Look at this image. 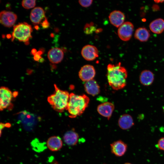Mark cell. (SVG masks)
<instances>
[{
    "label": "cell",
    "instance_id": "cell-1",
    "mask_svg": "<svg viewBox=\"0 0 164 164\" xmlns=\"http://www.w3.org/2000/svg\"><path fill=\"white\" fill-rule=\"evenodd\" d=\"M107 77L109 85L114 90L122 89L126 84L128 73L126 69L121 63L109 64L107 66Z\"/></svg>",
    "mask_w": 164,
    "mask_h": 164
},
{
    "label": "cell",
    "instance_id": "cell-2",
    "mask_svg": "<svg viewBox=\"0 0 164 164\" xmlns=\"http://www.w3.org/2000/svg\"><path fill=\"white\" fill-rule=\"evenodd\" d=\"M89 101V98L85 94L79 95L70 93L67 109L69 117L74 118L81 115L87 107Z\"/></svg>",
    "mask_w": 164,
    "mask_h": 164
},
{
    "label": "cell",
    "instance_id": "cell-3",
    "mask_svg": "<svg viewBox=\"0 0 164 164\" xmlns=\"http://www.w3.org/2000/svg\"><path fill=\"white\" fill-rule=\"evenodd\" d=\"M54 87L55 91L48 97L47 101L55 111L62 112L67 109L70 94L68 91L60 89L56 84Z\"/></svg>",
    "mask_w": 164,
    "mask_h": 164
},
{
    "label": "cell",
    "instance_id": "cell-4",
    "mask_svg": "<svg viewBox=\"0 0 164 164\" xmlns=\"http://www.w3.org/2000/svg\"><path fill=\"white\" fill-rule=\"evenodd\" d=\"M32 31L31 26L27 23H19L13 27L12 41H13L15 38L20 41L27 43L32 37L31 33Z\"/></svg>",
    "mask_w": 164,
    "mask_h": 164
},
{
    "label": "cell",
    "instance_id": "cell-5",
    "mask_svg": "<svg viewBox=\"0 0 164 164\" xmlns=\"http://www.w3.org/2000/svg\"><path fill=\"white\" fill-rule=\"evenodd\" d=\"M0 110L2 111L11 105L13 95L8 88L2 86L0 89Z\"/></svg>",
    "mask_w": 164,
    "mask_h": 164
},
{
    "label": "cell",
    "instance_id": "cell-6",
    "mask_svg": "<svg viewBox=\"0 0 164 164\" xmlns=\"http://www.w3.org/2000/svg\"><path fill=\"white\" fill-rule=\"evenodd\" d=\"M134 29L133 24L129 22H124L118 30V35L123 41H128L132 37Z\"/></svg>",
    "mask_w": 164,
    "mask_h": 164
},
{
    "label": "cell",
    "instance_id": "cell-7",
    "mask_svg": "<svg viewBox=\"0 0 164 164\" xmlns=\"http://www.w3.org/2000/svg\"><path fill=\"white\" fill-rule=\"evenodd\" d=\"M17 19V15L12 12L3 11L0 13V23L5 27H10L12 26Z\"/></svg>",
    "mask_w": 164,
    "mask_h": 164
},
{
    "label": "cell",
    "instance_id": "cell-8",
    "mask_svg": "<svg viewBox=\"0 0 164 164\" xmlns=\"http://www.w3.org/2000/svg\"><path fill=\"white\" fill-rule=\"evenodd\" d=\"M95 75V71L94 67L90 65H86L82 67L79 72V76L83 81L87 82L93 79Z\"/></svg>",
    "mask_w": 164,
    "mask_h": 164
},
{
    "label": "cell",
    "instance_id": "cell-9",
    "mask_svg": "<svg viewBox=\"0 0 164 164\" xmlns=\"http://www.w3.org/2000/svg\"><path fill=\"white\" fill-rule=\"evenodd\" d=\"M81 54L83 57L87 61L93 60L98 56L97 48L90 45H86L83 48Z\"/></svg>",
    "mask_w": 164,
    "mask_h": 164
},
{
    "label": "cell",
    "instance_id": "cell-10",
    "mask_svg": "<svg viewBox=\"0 0 164 164\" xmlns=\"http://www.w3.org/2000/svg\"><path fill=\"white\" fill-rule=\"evenodd\" d=\"M111 151L112 153L118 157L123 156L127 149V145L121 140L114 141L110 144Z\"/></svg>",
    "mask_w": 164,
    "mask_h": 164
},
{
    "label": "cell",
    "instance_id": "cell-11",
    "mask_svg": "<svg viewBox=\"0 0 164 164\" xmlns=\"http://www.w3.org/2000/svg\"><path fill=\"white\" fill-rule=\"evenodd\" d=\"M114 105L109 102H106L99 105L97 107L98 113L102 116L110 119L114 109Z\"/></svg>",
    "mask_w": 164,
    "mask_h": 164
},
{
    "label": "cell",
    "instance_id": "cell-12",
    "mask_svg": "<svg viewBox=\"0 0 164 164\" xmlns=\"http://www.w3.org/2000/svg\"><path fill=\"white\" fill-rule=\"evenodd\" d=\"M63 55L62 50L59 48L56 47L49 50L47 56L51 63L57 64L62 61Z\"/></svg>",
    "mask_w": 164,
    "mask_h": 164
},
{
    "label": "cell",
    "instance_id": "cell-13",
    "mask_svg": "<svg viewBox=\"0 0 164 164\" xmlns=\"http://www.w3.org/2000/svg\"><path fill=\"white\" fill-rule=\"evenodd\" d=\"M18 114L19 121L24 125L28 126L34 125L36 119L33 114L26 111L19 112Z\"/></svg>",
    "mask_w": 164,
    "mask_h": 164
},
{
    "label": "cell",
    "instance_id": "cell-14",
    "mask_svg": "<svg viewBox=\"0 0 164 164\" xmlns=\"http://www.w3.org/2000/svg\"><path fill=\"white\" fill-rule=\"evenodd\" d=\"M109 18L111 23L112 25L118 27L124 23L125 16L122 12L119 11L114 10L110 13Z\"/></svg>",
    "mask_w": 164,
    "mask_h": 164
},
{
    "label": "cell",
    "instance_id": "cell-15",
    "mask_svg": "<svg viewBox=\"0 0 164 164\" xmlns=\"http://www.w3.org/2000/svg\"><path fill=\"white\" fill-rule=\"evenodd\" d=\"M44 18H45V12L42 8L35 7L31 11L30 18L34 25L39 24Z\"/></svg>",
    "mask_w": 164,
    "mask_h": 164
},
{
    "label": "cell",
    "instance_id": "cell-16",
    "mask_svg": "<svg viewBox=\"0 0 164 164\" xmlns=\"http://www.w3.org/2000/svg\"><path fill=\"white\" fill-rule=\"evenodd\" d=\"M46 145L50 150L56 151L62 148L63 142L59 136H52L48 139L46 142Z\"/></svg>",
    "mask_w": 164,
    "mask_h": 164
},
{
    "label": "cell",
    "instance_id": "cell-17",
    "mask_svg": "<svg viewBox=\"0 0 164 164\" xmlns=\"http://www.w3.org/2000/svg\"><path fill=\"white\" fill-rule=\"evenodd\" d=\"M79 136L78 134L72 129L67 132L63 136L64 142L69 145L73 146L77 143Z\"/></svg>",
    "mask_w": 164,
    "mask_h": 164
},
{
    "label": "cell",
    "instance_id": "cell-18",
    "mask_svg": "<svg viewBox=\"0 0 164 164\" xmlns=\"http://www.w3.org/2000/svg\"><path fill=\"white\" fill-rule=\"evenodd\" d=\"M84 87L86 92L93 96H96L100 92V87L97 82L93 79L86 82Z\"/></svg>",
    "mask_w": 164,
    "mask_h": 164
},
{
    "label": "cell",
    "instance_id": "cell-19",
    "mask_svg": "<svg viewBox=\"0 0 164 164\" xmlns=\"http://www.w3.org/2000/svg\"><path fill=\"white\" fill-rule=\"evenodd\" d=\"M118 124L121 128L127 130L131 128L134 124L132 117L128 114H124L119 118Z\"/></svg>",
    "mask_w": 164,
    "mask_h": 164
},
{
    "label": "cell",
    "instance_id": "cell-20",
    "mask_svg": "<svg viewBox=\"0 0 164 164\" xmlns=\"http://www.w3.org/2000/svg\"><path fill=\"white\" fill-rule=\"evenodd\" d=\"M154 80V75L151 71L145 70L142 71L139 76L141 83L146 86L151 85Z\"/></svg>",
    "mask_w": 164,
    "mask_h": 164
},
{
    "label": "cell",
    "instance_id": "cell-21",
    "mask_svg": "<svg viewBox=\"0 0 164 164\" xmlns=\"http://www.w3.org/2000/svg\"><path fill=\"white\" fill-rule=\"evenodd\" d=\"M149 28L154 33H161L164 30V20L159 18L153 20L150 23Z\"/></svg>",
    "mask_w": 164,
    "mask_h": 164
},
{
    "label": "cell",
    "instance_id": "cell-22",
    "mask_svg": "<svg viewBox=\"0 0 164 164\" xmlns=\"http://www.w3.org/2000/svg\"><path fill=\"white\" fill-rule=\"evenodd\" d=\"M150 35L148 31L145 28L140 27L137 29L135 33V38L141 42L147 41Z\"/></svg>",
    "mask_w": 164,
    "mask_h": 164
},
{
    "label": "cell",
    "instance_id": "cell-23",
    "mask_svg": "<svg viewBox=\"0 0 164 164\" xmlns=\"http://www.w3.org/2000/svg\"><path fill=\"white\" fill-rule=\"evenodd\" d=\"M36 0H23L22 2V6L25 9H29L34 7L36 5Z\"/></svg>",
    "mask_w": 164,
    "mask_h": 164
},
{
    "label": "cell",
    "instance_id": "cell-24",
    "mask_svg": "<svg viewBox=\"0 0 164 164\" xmlns=\"http://www.w3.org/2000/svg\"><path fill=\"white\" fill-rule=\"evenodd\" d=\"M92 0H79L78 2L82 6L87 7L89 6L92 3Z\"/></svg>",
    "mask_w": 164,
    "mask_h": 164
},
{
    "label": "cell",
    "instance_id": "cell-25",
    "mask_svg": "<svg viewBox=\"0 0 164 164\" xmlns=\"http://www.w3.org/2000/svg\"><path fill=\"white\" fill-rule=\"evenodd\" d=\"M157 145L159 149L164 151V137L159 139L158 141Z\"/></svg>",
    "mask_w": 164,
    "mask_h": 164
},
{
    "label": "cell",
    "instance_id": "cell-26",
    "mask_svg": "<svg viewBox=\"0 0 164 164\" xmlns=\"http://www.w3.org/2000/svg\"><path fill=\"white\" fill-rule=\"evenodd\" d=\"M43 53L41 50L37 52L34 56V59L36 61H39L42 58L41 54Z\"/></svg>",
    "mask_w": 164,
    "mask_h": 164
},
{
    "label": "cell",
    "instance_id": "cell-27",
    "mask_svg": "<svg viewBox=\"0 0 164 164\" xmlns=\"http://www.w3.org/2000/svg\"><path fill=\"white\" fill-rule=\"evenodd\" d=\"M41 25L43 29L48 28L50 26V23L46 18H45L44 20L41 23Z\"/></svg>",
    "mask_w": 164,
    "mask_h": 164
},
{
    "label": "cell",
    "instance_id": "cell-28",
    "mask_svg": "<svg viewBox=\"0 0 164 164\" xmlns=\"http://www.w3.org/2000/svg\"><path fill=\"white\" fill-rule=\"evenodd\" d=\"M11 126V124L9 123H6L4 124L3 123H0V132L1 130L3 129L5 127H6L7 128H9Z\"/></svg>",
    "mask_w": 164,
    "mask_h": 164
},
{
    "label": "cell",
    "instance_id": "cell-29",
    "mask_svg": "<svg viewBox=\"0 0 164 164\" xmlns=\"http://www.w3.org/2000/svg\"><path fill=\"white\" fill-rule=\"evenodd\" d=\"M37 52L36 50L35 49H33L31 51L32 54L33 55L35 54Z\"/></svg>",
    "mask_w": 164,
    "mask_h": 164
},
{
    "label": "cell",
    "instance_id": "cell-30",
    "mask_svg": "<svg viewBox=\"0 0 164 164\" xmlns=\"http://www.w3.org/2000/svg\"><path fill=\"white\" fill-rule=\"evenodd\" d=\"M9 36H8V35H7V37L9 38L10 37H11V36H10V35L9 34Z\"/></svg>",
    "mask_w": 164,
    "mask_h": 164
},
{
    "label": "cell",
    "instance_id": "cell-31",
    "mask_svg": "<svg viewBox=\"0 0 164 164\" xmlns=\"http://www.w3.org/2000/svg\"><path fill=\"white\" fill-rule=\"evenodd\" d=\"M124 164H132L129 162H126V163H125Z\"/></svg>",
    "mask_w": 164,
    "mask_h": 164
},
{
    "label": "cell",
    "instance_id": "cell-32",
    "mask_svg": "<svg viewBox=\"0 0 164 164\" xmlns=\"http://www.w3.org/2000/svg\"><path fill=\"white\" fill-rule=\"evenodd\" d=\"M37 27L38 28H39L38 26H37ZM36 29H37V28H36Z\"/></svg>",
    "mask_w": 164,
    "mask_h": 164
}]
</instances>
